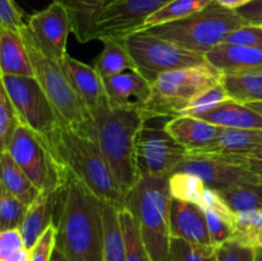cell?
<instances>
[{
	"instance_id": "3957f363",
	"label": "cell",
	"mask_w": 262,
	"mask_h": 261,
	"mask_svg": "<svg viewBox=\"0 0 262 261\" xmlns=\"http://www.w3.org/2000/svg\"><path fill=\"white\" fill-rule=\"evenodd\" d=\"M102 154L125 194L137 183L140 174L136 161V138L146 122L141 107L114 106L109 102L94 115Z\"/></svg>"
},
{
	"instance_id": "ffe728a7",
	"label": "cell",
	"mask_w": 262,
	"mask_h": 261,
	"mask_svg": "<svg viewBox=\"0 0 262 261\" xmlns=\"http://www.w3.org/2000/svg\"><path fill=\"white\" fill-rule=\"evenodd\" d=\"M60 192H41L37 199L28 206L19 230L22 233L25 247L32 250L41 235L54 224L53 216L56 205L60 201Z\"/></svg>"
},
{
	"instance_id": "7c38bea8",
	"label": "cell",
	"mask_w": 262,
	"mask_h": 261,
	"mask_svg": "<svg viewBox=\"0 0 262 261\" xmlns=\"http://www.w3.org/2000/svg\"><path fill=\"white\" fill-rule=\"evenodd\" d=\"M177 171L196 174L205 186L217 192L242 183H262L260 177L245 164L211 153H188L174 173Z\"/></svg>"
},
{
	"instance_id": "74e56055",
	"label": "cell",
	"mask_w": 262,
	"mask_h": 261,
	"mask_svg": "<svg viewBox=\"0 0 262 261\" xmlns=\"http://www.w3.org/2000/svg\"><path fill=\"white\" fill-rule=\"evenodd\" d=\"M206 215L207 227H209L211 243L214 247H219L223 243L230 241L233 235V227H234V219L217 214L215 211L204 210Z\"/></svg>"
},
{
	"instance_id": "277c9868",
	"label": "cell",
	"mask_w": 262,
	"mask_h": 261,
	"mask_svg": "<svg viewBox=\"0 0 262 261\" xmlns=\"http://www.w3.org/2000/svg\"><path fill=\"white\" fill-rule=\"evenodd\" d=\"M169 178L142 176L125 194V207L137 222L152 261H170V207Z\"/></svg>"
},
{
	"instance_id": "83f0119b",
	"label": "cell",
	"mask_w": 262,
	"mask_h": 261,
	"mask_svg": "<svg viewBox=\"0 0 262 261\" xmlns=\"http://www.w3.org/2000/svg\"><path fill=\"white\" fill-rule=\"evenodd\" d=\"M119 210L105 202L104 206V261H127Z\"/></svg>"
},
{
	"instance_id": "5bb4252c",
	"label": "cell",
	"mask_w": 262,
	"mask_h": 261,
	"mask_svg": "<svg viewBox=\"0 0 262 261\" xmlns=\"http://www.w3.org/2000/svg\"><path fill=\"white\" fill-rule=\"evenodd\" d=\"M27 28L41 53L60 64L67 55V41L72 32L68 12L60 3L53 0L48 8L27 17Z\"/></svg>"
},
{
	"instance_id": "4316f807",
	"label": "cell",
	"mask_w": 262,
	"mask_h": 261,
	"mask_svg": "<svg viewBox=\"0 0 262 261\" xmlns=\"http://www.w3.org/2000/svg\"><path fill=\"white\" fill-rule=\"evenodd\" d=\"M220 83L234 101L242 104L262 102V72L222 74Z\"/></svg>"
},
{
	"instance_id": "e0dca14e",
	"label": "cell",
	"mask_w": 262,
	"mask_h": 261,
	"mask_svg": "<svg viewBox=\"0 0 262 261\" xmlns=\"http://www.w3.org/2000/svg\"><path fill=\"white\" fill-rule=\"evenodd\" d=\"M171 238H181L192 243L212 246L205 211L192 202L171 197L170 207Z\"/></svg>"
},
{
	"instance_id": "8d00e7d4",
	"label": "cell",
	"mask_w": 262,
	"mask_h": 261,
	"mask_svg": "<svg viewBox=\"0 0 262 261\" xmlns=\"http://www.w3.org/2000/svg\"><path fill=\"white\" fill-rule=\"evenodd\" d=\"M230 97L228 96L227 91L223 87L222 83H217L215 86L210 87L206 91L201 92L197 95L193 99V101L188 105L186 110H184L183 115H192V117H197V115L206 113L211 110L212 107L217 106L222 102L228 101Z\"/></svg>"
},
{
	"instance_id": "4dcf8cb0",
	"label": "cell",
	"mask_w": 262,
	"mask_h": 261,
	"mask_svg": "<svg viewBox=\"0 0 262 261\" xmlns=\"http://www.w3.org/2000/svg\"><path fill=\"white\" fill-rule=\"evenodd\" d=\"M233 212L262 209V183H242L220 192Z\"/></svg>"
},
{
	"instance_id": "f907efd6",
	"label": "cell",
	"mask_w": 262,
	"mask_h": 261,
	"mask_svg": "<svg viewBox=\"0 0 262 261\" xmlns=\"http://www.w3.org/2000/svg\"><path fill=\"white\" fill-rule=\"evenodd\" d=\"M255 261H262V247L255 250Z\"/></svg>"
},
{
	"instance_id": "d590c367",
	"label": "cell",
	"mask_w": 262,
	"mask_h": 261,
	"mask_svg": "<svg viewBox=\"0 0 262 261\" xmlns=\"http://www.w3.org/2000/svg\"><path fill=\"white\" fill-rule=\"evenodd\" d=\"M28 206L2 189L0 192V232L19 228L26 216Z\"/></svg>"
},
{
	"instance_id": "f6af8a7d",
	"label": "cell",
	"mask_w": 262,
	"mask_h": 261,
	"mask_svg": "<svg viewBox=\"0 0 262 261\" xmlns=\"http://www.w3.org/2000/svg\"><path fill=\"white\" fill-rule=\"evenodd\" d=\"M246 165L262 179V143L246 159Z\"/></svg>"
},
{
	"instance_id": "d4e9b609",
	"label": "cell",
	"mask_w": 262,
	"mask_h": 261,
	"mask_svg": "<svg viewBox=\"0 0 262 261\" xmlns=\"http://www.w3.org/2000/svg\"><path fill=\"white\" fill-rule=\"evenodd\" d=\"M0 176H2V189L9 192L27 206H30L41 193L40 189L31 182L27 174L15 163L8 150L2 151Z\"/></svg>"
},
{
	"instance_id": "cb8c5ba5",
	"label": "cell",
	"mask_w": 262,
	"mask_h": 261,
	"mask_svg": "<svg viewBox=\"0 0 262 261\" xmlns=\"http://www.w3.org/2000/svg\"><path fill=\"white\" fill-rule=\"evenodd\" d=\"M0 68L2 74L35 77L28 49L20 32L0 28Z\"/></svg>"
},
{
	"instance_id": "1f68e13d",
	"label": "cell",
	"mask_w": 262,
	"mask_h": 261,
	"mask_svg": "<svg viewBox=\"0 0 262 261\" xmlns=\"http://www.w3.org/2000/svg\"><path fill=\"white\" fill-rule=\"evenodd\" d=\"M119 217L127 251V261H152L132 212L128 209H122L119 210Z\"/></svg>"
},
{
	"instance_id": "2e32d148",
	"label": "cell",
	"mask_w": 262,
	"mask_h": 261,
	"mask_svg": "<svg viewBox=\"0 0 262 261\" xmlns=\"http://www.w3.org/2000/svg\"><path fill=\"white\" fill-rule=\"evenodd\" d=\"M165 128L188 153H204L215 145L222 127L192 115L169 118Z\"/></svg>"
},
{
	"instance_id": "603a6c76",
	"label": "cell",
	"mask_w": 262,
	"mask_h": 261,
	"mask_svg": "<svg viewBox=\"0 0 262 261\" xmlns=\"http://www.w3.org/2000/svg\"><path fill=\"white\" fill-rule=\"evenodd\" d=\"M197 118L211 124L224 128H245V129H262V114L252 109L250 105L228 100L211 110L197 115Z\"/></svg>"
},
{
	"instance_id": "ee69618b",
	"label": "cell",
	"mask_w": 262,
	"mask_h": 261,
	"mask_svg": "<svg viewBox=\"0 0 262 261\" xmlns=\"http://www.w3.org/2000/svg\"><path fill=\"white\" fill-rule=\"evenodd\" d=\"M237 12L251 25L262 26V0H252L250 4L241 8Z\"/></svg>"
},
{
	"instance_id": "836d02e7",
	"label": "cell",
	"mask_w": 262,
	"mask_h": 261,
	"mask_svg": "<svg viewBox=\"0 0 262 261\" xmlns=\"http://www.w3.org/2000/svg\"><path fill=\"white\" fill-rule=\"evenodd\" d=\"M170 261H217L216 247L171 238Z\"/></svg>"
},
{
	"instance_id": "7dc6e473",
	"label": "cell",
	"mask_w": 262,
	"mask_h": 261,
	"mask_svg": "<svg viewBox=\"0 0 262 261\" xmlns=\"http://www.w3.org/2000/svg\"><path fill=\"white\" fill-rule=\"evenodd\" d=\"M31 251L27 248H22V250L17 251V252L10 253L9 256L4 258H0V261H30Z\"/></svg>"
},
{
	"instance_id": "9a60e30c",
	"label": "cell",
	"mask_w": 262,
	"mask_h": 261,
	"mask_svg": "<svg viewBox=\"0 0 262 261\" xmlns=\"http://www.w3.org/2000/svg\"><path fill=\"white\" fill-rule=\"evenodd\" d=\"M59 66L66 73L77 96L94 117L107 100L104 79L100 77L99 72L95 67L82 63L69 54L64 56Z\"/></svg>"
},
{
	"instance_id": "5b68a950",
	"label": "cell",
	"mask_w": 262,
	"mask_h": 261,
	"mask_svg": "<svg viewBox=\"0 0 262 261\" xmlns=\"http://www.w3.org/2000/svg\"><path fill=\"white\" fill-rule=\"evenodd\" d=\"M248 25L237 10L211 3L200 12L174 22L147 28V33L168 40L186 50L206 54L225 41L232 31Z\"/></svg>"
},
{
	"instance_id": "ab89813d",
	"label": "cell",
	"mask_w": 262,
	"mask_h": 261,
	"mask_svg": "<svg viewBox=\"0 0 262 261\" xmlns=\"http://www.w3.org/2000/svg\"><path fill=\"white\" fill-rule=\"evenodd\" d=\"M25 26V14L15 0H0V28L19 32Z\"/></svg>"
},
{
	"instance_id": "ba28073f",
	"label": "cell",
	"mask_w": 262,
	"mask_h": 261,
	"mask_svg": "<svg viewBox=\"0 0 262 261\" xmlns=\"http://www.w3.org/2000/svg\"><path fill=\"white\" fill-rule=\"evenodd\" d=\"M8 151L41 192H60L69 178V169L37 133L20 124Z\"/></svg>"
},
{
	"instance_id": "7402d4cb",
	"label": "cell",
	"mask_w": 262,
	"mask_h": 261,
	"mask_svg": "<svg viewBox=\"0 0 262 261\" xmlns=\"http://www.w3.org/2000/svg\"><path fill=\"white\" fill-rule=\"evenodd\" d=\"M67 9L72 33L81 44L95 40V27L102 10L113 0H55Z\"/></svg>"
},
{
	"instance_id": "ac0fdd59",
	"label": "cell",
	"mask_w": 262,
	"mask_h": 261,
	"mask_svg": "<svg viewBox=\"0 0 262 261\" xmlns=\"http://www.w3.org/2000/svg\"><path fill=\"white\" fill-rule=\"evenodd\" d=\"M107 100L114 106L141 107L151 96V83L138 71L123 72L104 81Z\"/></svg>"
},
{
	"instance_id": "6da1fadb",
	"label": "cell",
	"mask_w": 262,
	"mask_h": 261,
	"mask_svg": "<svg viewBox=\"0 0 262 261\" xmlns=\"http://www.w3.org/2000/svg\"><path fill=\"white\" fill-rule=\"evenodd\" d=\"M104 206L105 202L71 171L55 224L56 247L67 260L104 261Z\"/></svg>"
},
{
	"instance_id": "7a4b0ae2",
	"label": "cell",
	"mask_w": 262,
	"mask_h": 261,
	"mask_svg": "<svg viewBox=\"0 0 262 261\" xmlns=\"http://www.w3.org/2000/svg\"><path fill=\"white\" fill-rule=\"evenodd\" d=\"M54 153L102 201L124 209L125 193L102 154L97 133L81 132L61 123L54 142Z\"/></svg>"
},
{
	"instance_id": "8992f818",
	"label": "cell",
	"mask_w": 262,
	"mask_h": 261,
	"mask_svg": "<svg viewBox=\"0 0 262 261\" xmlns=\"http://www.w3.org/2000/svg\"><path fill=\"white\" fill-rule=\"evenodd\" d=\"M222 73L210 64L165 72L151 84L150 99L141 106L146 119L183 115L194 97L220 83Z\"/></svg>"
},
{
	"instance_id": "e575fe53",
	"label": "cell",
	"mask_w": 262,
	"mask_h": 261,
	"mask_svg": "<svg viewBox=\"0 0 262 261\" xmlns=\"http://www.w3.org/2000/svg\"><path fill=\"white\" fill-rule=\"evenodd\" d=\"M20 124H22V120H20L17 110L13 106L5 90L2 87L0 90V145H2V151L8 150L15 135V130Z\"/></svg>"
},
{
	"instance_id": "f1b7e54d",
	"label": "cell",
	"mask_w": 262,
	"mask_h": 261,
	"mask_svg": "<svg viewBox=\"0 0 262 261\" xmlns=\"http://www.w3.org/2000/svg\"><path fill=\"white\" fill-rule=\"evenodd\" d=\"M230 241L246 247H262V209L250 210L235 214L233 235Z\"/></svg>"
},
{
	"instance_id": "52a82bcc",
	"label": "cell",
	"mask_w": 262,
	"mask_h": 261,
	"mask_svg": "<svg viewBox=\"0 0 262 261\" xmlns=\"http://www.w3.org/2000/svg\"><path fill=\"white\" fill-rule=\"evenodd\" d=\"M19 32L28 49L35 78L53 104L61 123L81 132L97 133L94 117L77 96L60 66L41 53L28 31L27 23Z\"/></svg>"
},
{
	"instance_id": "681fc988",
	"label": "cell",
	"mask_w": 262,
	"mask_h": 261,
	"mask_svg": "<svg viewBox=\"0 0 262 261\" xmlns=\"http://www.w3.org/2000/svg\"><path fill=\"white\" fill-rule=\"evenodd\" d=\"M247 105H250L252 109L257 110L258 113H261L262 114V102H252V104H247Z\"/></svg>"
},
{
	"instance_id": "484cf974",
	"label": "cell",
	"mask_w": 262,
	"mask_h": 261,
	"mask_svg": "<svg viewBox=\"0 0 262 261\" xmlns=\"http://www.w3.org/2000/svg\"><path fill=\"white\" fill-rule=\"evenodd\" d=\"M104 49L95 60V68L102 79L136 69L135 61L123 38H107L101 41Z\"/></svg>"
},
{
	"instance_id": "8fae6325",
	"label": "cell",
	"mask_w": 262,
	"mask_h": 261,
	"mask_svg": "<svg viewBox=\"0 0 262 261\" xmlns=\"http://www.w3.org/2000/svg\"><path fill=\"white\" fill-rule=\"evenodd\" d=\"M146 120L136 138V161L140 177H170L182 163L188 151L163 125Z\"/></svg>"
},
{
	"instance_id": "b9f144b4",
	"label": "cell",
	"mask_w": 262,
	"mask_h": 261,
	"mask_svg": "<svg viewBox=\"0 0 262 261\" xmlns=\"http://www.w3.org/2000/svg\"><path fill=\"white\" fill-rule=\"evenodd\" d=\"M56 246V225L53 224L31 250L30 261H51Z\"/></svg>"
},
{
	"instance_id": "c3c4849f",
	"label": "cell",
	"mask_w": 262,
	"mask_h": 261,
	"mask_svg": "<svg viewBox=\"0 0 262 261\" xmlns=\"http://www.w3.org/2000/svg\"><path fill=\"white\" fill-rule=\"evenodd\" d=\"M51 261H68V260H67L66 255H64V253L55 246V250H54L53 256H51Z\"/></svg>"
},
{
	"instance_id": "44dd1931",
	"label": "cell",
	"mask_w": 262,
	"mask_h": 261,
	"mask_svg": "<svg viewBox=\"0 0 262 261\" xmlns=\"http://www.w3.org/2000/svg\"><path fill=\"white\" fill-rule=\"evenodd\" d=\"M262 143V129L222 127L217 141L204 153L216 154L237 163L245 164L246 159ZM247 166V165H246ZM248 168V166H247ZM250 169V168H248Z\"/></svg>"
},
{
	"instance_id": "60d3db41",
	"label": "cell",
	"mask_w": 262,
	"mask_h": 261,
	"mask_svg": "<svg viewBox=\"0 0 262 261\" xmlns=\"http://www.w3.org/2000/svg\"><path fill=\"white\" fill-rule=\"evenodd\" d=\"M217 261H255V250L228 241L216 248Z\"/></svg>"
},
{
	"instance_id": "7bdbcfd3",
	"label": "cell",
	"mask_w": 262,
	"mask_h": 261,
	"mask_svg": "<svg viewBox=\"0 0 262 261\" xmlns=\"http://www.w3.org/2000/svg\"><path fill=\"white\" fill-rule=\"evenodd\" d=\"M22 248L26 247L19 228L0 232V258L7 257L10 253L17 252Z\"/></svg>"
},
{
	"instance_id": "f35d334b",
	"label": "cell",
	"mask_w": 262,
	"mask_h": 261,
	"mask_svg": "<svg viewBox=\"0 0 262 261\" xmlns=\"http://www.w3.org/2000/svg\"><path fill=\"white\" fill-rule=\"evenodd\" d=\"M224 42L229 45L262 49V26L251 25V23L242 26L232 31L227 36Z\"/></svg>"
},
{
	"instance_id": "4fadbf2b",
	"label": "cell",
	"mask_w": 262,
	"mask_h": 261,
	"mask_svg": "<svg viewBox=\"0 0 262 261\" xmlns=\"http://www.w3.org/2000/svg\"><path fill=\"white\" fill-rule=\"evenodd\" d=\"M173 0H113L100 14L95 27V40L125 38L141 30L151 14Z\"/></svg>"
},
{
	"instance_id": "d6a6232c",
	"label": "cell",
	"mask_w": 262,
	"mask_h": 261,
	"mask_svg": "<svg viewBox=\"0 0 262 261\" xmlns=\"http://www.w3.org/2000/svg\"><path fill=\"white\" fill-rule=\"evenodd\" d=\"M169 188L173 199L192 202L200 206L206 186L196 174L177 171L169 178Z\"/></svg>"
},
{
	"instance_id": "bcb514c9",
	"label": "cell",
	"mask_w": 262,
	"mask_h": 261,
	"mask_svg": "<svg viewBox=\"0 0 262 261\" xmlns=\"http://www.w3.org/2000/svg\"><path fill=\"white\" fill-rule=\"evenodd\" d=\"M215 2L222 5V7L227 8V9L238 10L241 8L246 7L247 4H250L252 0H215Z\"/></svg>"
},
{
	"instance_id": "f546056e",
	"label": "cell",
	"mask_w": 262,
	"mask_h": 261,
	"mask_svg": "<svg viewBox=\"0 0 262 261\" xmlns=\"http://www.w3.org/2000/svg\"><path fill=\"white\" fill-rule=\"evenodd\" d=\"M214 2L215 0H173L164 8L159 9L156 13L151 14L143 22L140 31L147 30V28L154 27V26L183 19V18H187L189 15L194 14V13L200 12V10H202Z\"/></svg>"
},
{
	"instance_id": "30bf717a",
	"label": "cell",
	"mask_w": 262,
	"mask_h": 261,
	"mask_svg": "<svg viewBox=\"0 0 262 261\" xmlns=\"http://www.w3.org/2000/svg\"><path fill=\"white\" fill-rule=\"evenodd\" d=\"M2 87L9 96L23 124L37 133L54 151V142L61 120L37 79L35 77L2 74Z\"/></svg>"
},
{
	"instance_id": "9c48e42d",
	"label": "cell",
	"mask_w": 262,
	"mask_h": 261,
	"mask_svg": "<svg viewBox=\"0 0 262 261\" xmlns=\"http://www.w3.org/2000/svg\"><path fill=\"white\" fill-rule=\"evenodd\" d=\"M123 40L135 61L136 71L151 84L165 72L209 64L205 54L186 50L146 31L133 32Z\"/></svg>"
},
{
	"instance_id": "d6986e66",
	"label": "cell",
	"mask_w": 262,
	"mask_h": 261,
	"mask_svg": "<svg viewBox=\"0 0 262 261\" xmlns=\"http://www.w3.org/2000/svg\"><path fill=\"white\" fill-rule=\"evenodd\" d=\"M207 63L222 74L262 72V49L220 44L205 54Z\"/></svg>"
}]
</instances>
